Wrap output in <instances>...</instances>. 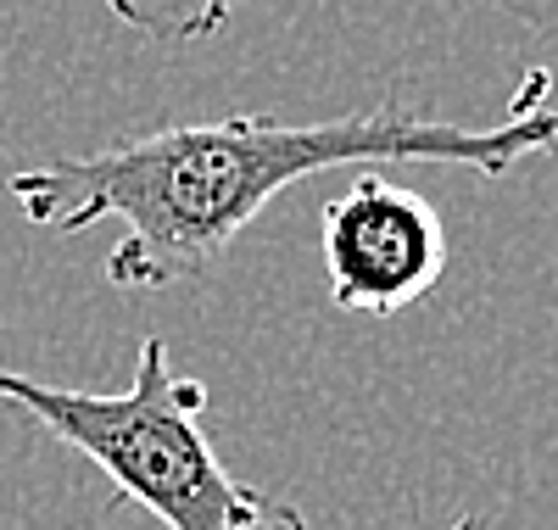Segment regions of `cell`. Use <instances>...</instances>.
<instances>
[{
	"label": "cell",
	"instance_id": "cell-1",
	"mask_svg": "<svg viewBox=\"0 0 558 530\" xmlns=\"http://www.w3.org/2000/svg\"><path fill=\"white\" fill-rule=\"evenodd\" d=\"M547 95L553 73L531 68L508 101V118L492 129L447 123L408 101L341 112L324 123H279L257 112L168 123L89 157L17 168L7 190L39 229L78 234L101 218H123V240L101 263L107 285L168 291V285L207 279L241 240V229L313 173L375 162H441L497 179L536 152H553L558 107Z\"/></svg>",
	"mask_w": 558,
	"mask_h": 530
},
{
	"label": "cell",
	"instance_id": "cell-2",
	"mask_svg": "<svg viewBox=\"0 0 558 530\" xmlns=\"http://www.w3.org/2000/svg\"><path fill=\"white\" fill-rule=\"evenodd\" d=\"M0 402L23 408L62 447L96 463L118 497L168 530H307V514L229 469L207 436L202 380L179 374L162 335H146L123 392H73L0 369Z\"/></svg>",
	"mask_w": 558,
	"mask_h": 530
},
{
	"label": "cell",
	"instance_id": "cell-3",
	"mask_svg": "<svg viewBox=\"0 0 558 530\" xmlns=\"http://www.w3.org/2000/svg\"><path fill=\"white\" fill-rule=\"evenodd\" d=\"M324 274L330 302L347 313L391 318L436 291L447 268V234L418 190L386 173H357L341 196L324 202Z\"/></svg>",
	"mask_w": 558,
	"mask_h": 530
},
{
	"label": "cell",
	"instance_id": "cell-4",
	"mask_svg": "<svg viewBox=\"0 0 558 530\" xmlns=\"http://www.w3.org/2000/svg\"><path fill=\"white\" fill-rule=\"evenodd\" d=\"M235 7H241V0H107V12L123 28H134L140 39H151V45H162V51H184V45L213 39Z\"/></svg>",
	"mask_w": 558,
	"mask_h": 530
},
{
	"label": "cell",
	"instance_id": "cell-5",
	"mask_svg": "<svg viewBox=\"0 0 558 530\" xmlns=\"http://www.w3.org/2000/svg\"><path fill=\"white\" fill-rule=\"evenodd\" d=\"M452 530H481V525H475V519H458V525H452Z\"/></svg>",
	"mask_w": 558,
	"mask_h": 530
}]
</instances>
